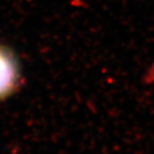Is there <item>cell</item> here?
<instances>
[{"label":"cell","instance_id":"cell-1","mask_svg":"<svg viewBox=\"0 0 154 154\" xmlns=\"http://www.w3.org/2000/svg\"><path fill=\"white\" fill-rule=\"evenodd\" d=\"M20 78L15 55L9 48L0 45V100L10 96L17 89Z\"/></svg>","mask_w":154,"mask_h":154}]
</instances>
